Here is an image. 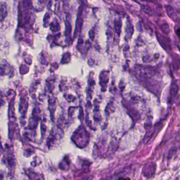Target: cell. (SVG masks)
I'll return each instance as SVG.
<instances>
[{"mask_svg":"<svg viewBox=\"0 0 180 180\" xmlns=\"http://www.w3.org/2000/svg\"><path fill=\"white\" fill-rule=\"evenodd\" d=\"M162 29L163 31H164V32L165 33H166V34H169V25L167 24L166 25H163V28H162Z\"/></svg>","mask_w":180,"mask_h":180,"instance_id":"1","label":"cell"}]
</instances>
